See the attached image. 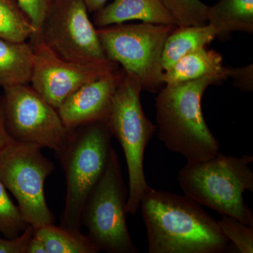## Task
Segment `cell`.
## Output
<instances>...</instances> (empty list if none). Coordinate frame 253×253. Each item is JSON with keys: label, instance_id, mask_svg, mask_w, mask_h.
<instances>
[{"label": "cell", "instance_id": "cell-22", "mask_svg": "<svg viewBox=\"0 0 253 253\" xmlns=\"http://www.w3.org/2000/svg\"><path fill=\"white\" fill-rule=\"evenodd\" d=\"M217 223L226 239L235 245L240 253H253L252 226L225 214H221V219L217 221Z\"/></svg>", "mask_w": 253, "mask_h": 253}, {"label": "cell", "instance_id": "cell-5", "mask_svg": "<svg viewBox=\"0 0 253 253\" xmlns=\"http://www.w3.org/2000/svg\"><path fill=\"white\" fill-rule=\"evenodd\" d=\"M140 82L124 73L114 96L106 123L111 135L122 146L129 175L127 214H135L143 194L149 187L145 177L144 153L157 126L146 117L141 104Z\"/></svg>", "mask_w": 253, "mask_h": 253}, {"label": "cell", "instance_id": "cell-23", "mask_svg": "<svg viewBox=\"0 0 253 253\" xmlns=\"http://www.w3.org/2000/svg\"><path fill=\"white\" fill-rule=\"evenodd\" d=\"M50 1L51 0H16L21 9L31 19L36 29V35L33 38H36L41 31L49 9Z\"/></svg>", "mask_w": 253, "mask_h": 253}, {"label": "cell", "instance_id": "cell-28", "mask_svg": "<svg viewBox=\"0 0 253 253\" xmlns=\"http://www.w3.org/2000/svg\"><path fill=\"white\" fill-rule=\"evenodd\" d=\"M89 12H96L102 9L108 0H83Z\"/></svg>", "mask_w": 253, "mask_h": 253}, {"label": "cell", "instance_id": "cell-4", "mask_svg": "<svg viewBox=\"0 0 253 253\" xmlns=\"http://www.w3.org/2000/svg\"><path fill=\"white\" fill-rule=\"evenodd\" d=\"M111 139L106 122L85 125L70 132L57 154L67 187L61 226L80 230L84 204L109 162Z\"/></svg>", "mask_w": 253, "mask_h": 253}, {"label": "cell", "instance_id": "cell-24", "mask_svg": "<svg viewBox=\"0 0 253 253\" xmlns=\"http://www.w3.org/2000/svg\"><path fill=\"white\" fill-rule=\"evenodd\" d=\"M227 68V77L232 80L233 85L244 92H253V63L245 67Z\"/></svg>", "mask_w": 253, "mask_h": 253}, {"label": "cell", "instance_id": "cell-1", "mask_svg": "<svg viewBox=\"0 0 253 253\" xmlns=\"http://www.w3.org/2000/svg\"><path fill=\"white\" fill-rule=\"evenodd\" d=\"M149 253H220L229 241L217 221L188 196L149 186L140 200Z\"/></svg>", "mask_w": 253, "mask_h": 253}, {"label": "cell", "instance_id": "cell-12", "mask_svg": "<svg viewBox=\"0 0 253 253\" xmlns=\"http://www.w3.org/2000/svg\"><path fill=\"white\" fill-rule=\"evenodd\" d=\"M124 73V71H118L86 83L63 101L57 111L68 130L91 123L106 122L113 96Z\"/></svg>", "mask_w": 253, "mask_h": 253}, {"label": "cell", "instance_id": "cell-7", "mask_svg": "<svg viewBox=\"0 0 253 253\" xmlns=\"http://www.w3.org/2000/svg\"><path fill=\"white\" fill-rule=\"evenodd\" d=\"M126 199L119 158L112 148L104 174L88 196L82 215L88 236L100 251L139 253L126 225Z\"/></svg>", "mask_w": 253, "mask_h": 253}, {"label": "cell", "instance_id": "cell-16", "mask_svg": "<svg viewBox=\"0 0 253 253\" xmlns=\"http://www.w3.org/2000/svg\"><path fill=\"white\" fill-rule=\"evenodd\" d=\"M33 63L31 44L0 38V87L31 83Z\"/></svg>", "mask_w": 253, "mask_h": 253}, {"label": "cell", "instance_id": "cell-18", "mask_svg": "<svg viewBox=\"0 0 253 253\" xmlns=\"http://www.w3.org/2000/svg\"><path fill=\"white\" fill-rule=\"evenodd\" d=\"M35 235L44 244L47 253H97L100 250L80 230L54 224L35 229Z\"/></svg>", "mask_w": 253, "mask_h": 253}, {"label": "cell", "instance_id": "cell-9", "mask_svg": "<svg viewBox=\"0 0 253 253\" xmlns=\"http://www.w3.org/2000/svg\"><path fill=\"white\" fill-rule=\"evenodd\" d=\"M3 91L5 126L11 139L59 154L71 131L63 125L57 110L28 84L6 86Z\"/></svg>", "mask_w": 253, "mask_h": 253}, {"label": "cell", "instance_id": "cell-26", "mask_svg": "<svg viewBox=\"0 0 253 253\" xmlns=\"http://www.w3.org/2000/svg\"><path fill=\"white\" fill-rule=\"evenodd\" d=\"M11 139L5 126L4 114H3L1 101L0 99V152L11 141Z\"/></svg>", "mask_w": 253, "mask_h": 253}, {"label": "cell", "instance_id": "cell-6", "mask_svg": "<svg viewBox=\"0 0 253 253\" xmlns=\"http://www.w3.org/2000/svg\"><path fill=\"white\" fill-rule=\"evenodd\" d=\"M174 25H111L96 30L106 56L120 63L126 74L134 76L149 92H158L166 85L162 56L166 40Z\"/></svg>", "mask_w": 253, "mask_h": 253}, {"label": "cell", "instance_id": "cell-21", "mask_svg": "<svg viewBox=\"0 0 253 253\" xmlns=\"http://www.w3.org/2000/svg\"><path fill=\"white\" fill-rule=\"evenodd\" d=\"M172 14L176 26H199L208 24V6L201 0H162Z\"/></svg>", "mask_w": 253, "mask_h": 253}, {"label": "cell", "instance_id": "cell-8", "mask_svg": "<svg viewBox=\"0 0 253 253\" xmlns=\"http://www.w3.org/2000/svg\"><path fill=\"white\" fill-rule=\"evenodd\" d=\"M54 163L33 145L12 141L0 152V180L16 199L28 224L35 229L54 224L44 196V182Z\"/></svg>", "mask_w": 253, "mask_h": 253}, {"label": "cell", "instance_id": "cell-2", "mask_svg": "<svg viewBox=\"0 0 253 253\" xmlns=\"http://www.w3.org/2000/svg\"><path fill=\"white\" fill-rule=\"evenodd\" d=\"M217 76L166 84L156 99L158 139L187 163L207 161L219 154L220 144L203 114V96L208 86L222 82Z\"/></svg>", "mask_w": 253, "mask_h": 253}, {"label": "cell", "instance_id": "cell-17", "mask_svg": "<svg viewBox=\"0 0 253 253\" xmlns=\"http://www.w3.org/2000/svg\"><path fill=\"white\" fill-rule=\"evenodd\" d=\"M216 38L209 24L199 26H176L168 36L163 48L162 65L166 71L186 55L206 47Z\"/></svg>", "mask_w": 253, "mask_h": 253}, {"label": "cell", "instance_id": "cell-13", "mask_svg": "<svg viewBox=\"0 0 253 253\" xmlns=\"http://www.w3.org/2000/svg\"><path fill=\"white\" fill-rule=\"evenodd\" d=\"M132 20L176 26L175 20L162 0H114L96 11L94 16L95 24L99 28Z\"/></svg>", "mask_w": 253, "mask_h": 253}, {"label": "cell", "instance_id": "cell-20", "mask_svg": "<svg viewBox=\"0 0 253 253\" xmlns=\"http://www.w3.org/2000/svg\"><path fill=\"white\" fill-rule=\"evenodd\" d=\"M6 190L0 180V236L11 239L21 235L31 224L23 217L19 207L14 204Z\"/></svg>", "mask_w": 253, "mask_h": 253}, {"label": "cell", "instance_id": "cell-25", "mask_svg": "<svg viewBox=\"0 0 253 253\" xmlns=\"http://www.w3.org/2000/svg\"><path fill=\"white\" fill-rule=\"evenodd\" d=\"M35 228L30 225L14 239L0 237V253H26L28 242L34 235Z\"/></svg>", "mask_w": 253, "mask_h": 253}, {"label": "cell", "instance_id": "cell-11", "mask_svg": "<svg viewBox=\"0 0 253 253\" xmlns=\"http://www.w3.org/2000/svg\"><path fill=\"white\" fill-rule=\"evenodd\" d=\"M33 42L32 87L56 110L81 86L119 71L118 63L111 60L72 62L58 57L40 40Z\"/></svg>", "mask_w": 253, "mask_h": 253}, {"label": "cell", "instance_id": "cell-10", "mask_svg": "<svg viewBox=\"0 0 253 253\" xmlns=\"http://www.w3.org/2000/svg\"><path fill=\"white\" fill-rule=\"evenodd\" d=\"M83 0H51L40 40L58 57L77 63L107 61Z\"/></svg>", "mask_w": 253, "mask_h": 253}, {"label": "cell", "instance_id": "cell-14", "mask_svg": "<svg viewBox=\"0 0 253 253\" xmlns=\"http://www.w3.org/2000/svg\"><path fill=\"white\" fill-rule=\"evenodd\" d=\"M228 68L223 66V58L217 51L201 48L186 55L164 71L165 84L194 81L205 76H217L228 79Z\"/></svg>", "mask_w": 253, "mask_h": 253}, {"label": "cell", "instance_id": "cell-15", "mask_svg": "<svg viewBox=\"0 0 253 253\" xmlns=\"http://www.w3.org/2000/svg\"><path fill=\"white\" fill-rule=\"evenodd\" d=\"M208 24L216 38L226 41L233 33H253V0H219L208 6Z\"/></svg>", "mask_w": 253, "mask_h": 253}, {"label": "cell", "instance_id": "cell-19", "mask_svg": "<svg viewBox=\"0 0 253 253\" xmlns=\"http://www.w3.org/2000/svg\"><path fill=\"white\" fill-rule=\"evenodd\" d=\"M36 35V29L16 0H0V38L26 42Z\"/></svg>", "mask_w": 253, "mask_h": 253}, {"label": "cell", "instance_id": "cell-27", "mask_svg": "<svg viewBox=\"0 0 253 253\" xmlns=\"http://www.w3.org/2000/svg\"><path fill=\"white\" fill-rule=\"evenodd\" d=\"M26 253H47L44 244L36 235L33 236L28 242Z\"/></svg>", "mask_w": 253, "mask_h": 253}, {"label": "cell", "instance_id": "cell-3", "mask_svg": "<svg viewBox=\"0 0 253 253\" xmlns=\"http://www.w3.org/2000/svg\"><path fill=\"white\" fill-rule=\"evenodd\" d=\"M253 157L217 154L207 161L187 163L178 173L185 196L201 206L236 218L253 227V214L244 202L246 191L253 192Z\"/></svg>", "mask_w": 253, "mask_h": 253}]
</instances>
